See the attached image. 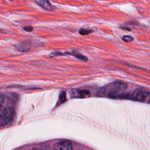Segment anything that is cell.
<instances>
[{"mask_svg":"<svg viewBox=\"0 0 150 150\" xmlns=\"http://www.w3.org/2000/svg\"><path fill=\"white\" fill-rule=\"evenodd\" d=\"M148 103H150V98L149 99V100H148Z\"/></svg>","mask_w":150,"mask_h":150,"instance_id":"obj_15","label":"cell"},{"mask_svg":"<svg viewBox=\"0 0 150 150\" xmlns=\"http://www.w3.org/2000/svg\"><path fill=\"white\" fill-rule=\"evenodd\" d=\"M129 97L128 99L144 101L146 100L149 94V92L148 90L144 88H136L132 93H128Z\"/></svg>","mask_w":150,"mask_h":150,"instance_id":"obj_2","label":"cell"},{"mask_svg":"<svg viewBox=\"0 0 150 150\" xmlns=\"http://www.w3.org/2000/svg\"><path fill=\"white\" fill-rule=\"evenodd\" d=\"M23 29L27 32H30L33 30V28L31 26H26L23 27Z\"/></svg>","mask_w":150,"mask_h":150,"instance_id":"obj_13","label":"cell"},{"mask_svg":"<svg viewBox=\"0 0 150 150\" xmlns=\"http://www.w3.org/2000/svg\"><path fill=\"white\" fill-rule=\"evenodd\" d=\"M112 87L117 91H124L127 87V84L122 81H115L112 84Z\"/></svg>","mask_w":150,"mask_h":150,"instance_id":"obj_6","label":"cell"},{"mask_svg":"<svg viewBox=\"0 0 150 150\" xmlns=\"http://www.w3.org/2000/svg\"><path fill=\"white\" fill-rule=\"evenodd\" d=\"M54 150H72L71 143L67 140H62L54 145Z\"/></svg>","mask_w":150,"mask_h":150,"instance_id":"obj_3","label":"cell"},{"mask_svg":"<svg viewBox=\"0 0 150 150\" xmlns=\"http://www.w3.org/2000/svg\"><path fill=\"white\" fill-rule=\"evenodd\" d=\"M18 49L20 51H22V52H26L28 50H29V49L28 47L25 46L23 43H21L19 45H18Z\"/></svg>","mask_w":150,"mask_h":150,"instance_id":"obj_10","label":"cell"},{"mask_svg":"<svg viewBox=\"0 0 150 150\" xmlns=\"http://www.w3.org/2000/svg\"><path fill=\"white\" fill-rule=\"evenodd\" d=\"M33 150H39V149H33Z\"/></svg>","mask_w":150,"mask_h":150,"instance_id":"obj_16","label":"cell"},{"mask_svg":"<svg viewBox=\"0 0 150 150\" xmlns=\"http://www.w3.org/2000/svg\"><path fill=\"white\" fill-rule=\"evenodd\" d=\"M15 115L14 110L10 107H6L1 111L0 124L1 126L6 125L12 121Z\"/></svg>","mask_w":150,"mask_h":150,"instance_id":"obj_1","label":"cell"},{"mask_svg":"<svg viewBox=\"0 0 150 150\" xmlns=\"http://www.w3.org/2000/svg\"><path fill=\"white\" fill-rule=\"evenodd\" d=\"M6 96L8 99H9L12 101H16L18 98V95L16 94L13 93H9L8 94H6Z\"/></svg>","mask_w":150,"mask_h":150,"instance_id":"obj_7","label":"cell"},{"mask_svg":"<svg viewBox=\"0 0 150 150\" xmlns=\"http://www.w3.org/2000/svg\"><path fill=\"white\" fill-rule=\"evenodd\" d=\"M70 94L72 97L74 98H84L90 96V93L87 90L73 89L71 91Z\"/></svg>","mask_w":150,"mask_h":150,"instance_id":"obj_4","label":"cell"},{"mask_svg":"<svg viewBox=\"0 0 150 150\" xmlns=\"http://www.w3.org/2000/svg\"><path fill=\"white\" fill-rule=\"evenodd\" d=\"M67 54L73 55L74 57L77 58L78 59H80V60H83V61H87V58L85 56L82 55V54H79V53H67Z\"/></svg>","mask_w":150,"mask_h":150,"instance_id":"obj_8","label":"cell"},{"mask_svg":"<svg viewBox=\"0 0 150 150\" xmlns=\"http://www.w3.org/2000/svg\"><path fill=\"white\" fill-rule=\"evenodd\" d=\"M36 3L39 5L40 7L43 8L45 10L51 11H52V6L50 3L47 1H36Z\"/></svg>","mask_w":150,"mask_h":150,"instance_id":"obj_5","label":"cell"},{"mask_svg":"<svg viewBox=\"0 0 150 150\" xmlns=\"http://www.w3.org/2000/svg\"><path fill=\"white\" fill-rule=\"evenodd\" d=\"M91 32V30H88V29H81L80 30H79V32L80 34L84 35H87L88 33H90Z\"/></svg>","mask_w":150,"mask_h":150,"instance_id":"obj_12","label":"cell"},{"mask_svg":"<svg viewBox=\"0 0 150 150\" xmlns=\"http://www.w3.org/2000/svg\"><path fill=\"white\" fill-rule=\"evenodd\" d=\"M122 40L125 42H131L133 40V38L131 36H128V35H125V36H123L122 38Z\"/></svg>","mask_w":150,"mask_h":150,"instance_id":"obj_11","label":"cell"},{"mask_svg":"<svg viewBox=\"0 0 150 150\" xmlns=\"http://www.w3.org/2000/svg\"><path fill=\"white\" fill-rule=\"evenodd\" d=\"M66 96L65 91H61V93H60V94L59 95V99L60 103L62 104V103H64V101H66Z\"/></svg>","mask_w":150,"mask_h":150,"instance_id":"obj_9","label":"cell"},{"mask_svg":"<svg viewBox=\"0 0 150 150\" xmlns=\"http://www.w3.org/2000/svg\"><path fill=\"white\" fill-rule=\"evenodd\" d=\"M5 100V97H4L2 94H1V98H0V103H1V105L2 106L4 104V101Z\"/></svg>","mask_w":150,"mask_h":150,"instance_id":"obj_14","label":"cell"}]
</instances>
